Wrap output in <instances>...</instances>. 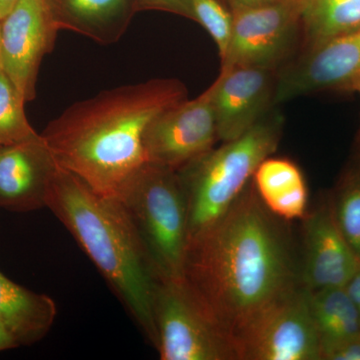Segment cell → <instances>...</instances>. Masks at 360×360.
Masks as SVG:
<instances>
[{"mask_svg": "<svg viewBox=\"0 0 360 360\" xmlns=\"http://www.w3.org/2000/svg\"><path fill=\"white\" fill-rule=\"evenodd\" d=\"M321 360H360V335L331 348L322 355Z\"/></svg>", "mask_w": 360, "mask_h": 360, "instance_id": "24", "label": "cell"}, {"mask_svg": "<svg viewBox=\"0 0 360 360\" xmlns=\"http://www.w3.org/2000/svg\"><path fill=\"white\" fill-rule=\"evenodd\" d=\"M309 307L322 355L340 343L360 335V314L347 288L309 291Z\"/></svg>", "mask_w": 360, "mask_h": 360, "instance_id": "18", "label": "cell"}, {"mask_svg": "<svg viewBox=\"0 0 360 360\" xmlns=\"http://www.w3.org/2000/svg\"><path fill=\"white\" fill-rule=\"evenodd\" d=\"M25 101L0 68V146L37 139L25 111Z\"/></svg>", "mask_w": 360, "mask_h": 360, "instance_id": "21", "label": "cell"}, {"mask_svg": "<svg viewBox=\"0 0 360 360\" xmlns=\"http://www.w3.org/2000/svg\"><path fill=\"white\" fill-rule=\"evenodd\" d=\"M58 32L47 0H18L1 21V68L25 103L35 97L40 63Z\"/></svg>", "mask_w": 360, "mask_h": 360, "instance_id": "10", "label": "cell"}, {"mask_svg": "<svg viewBox=\"0 0 360 360\" xmlns=\"http://www.w3.org/2000/svg\"><path fill=\"white\" fill-rule=\"evenodd\" d=\"M302 221V285L309 291L345 288L360 260L338 229L330 201L307 212Z\"/></svg>", "mask_w": 360, "mask_h": 360, "instance_id": "13", "label": "cell"}, {"mask_svg": "<svg viewBox=\"0 0 360 360\" xmlns=\"http://www.w3.org/2000/svg\"><path fill=\"white\" fill-rule=\"evenodd\" d=\"M120 201L158 281L181 283L188 243V210L179 174L148 163Z\"/></svg>", "mask_w": 360, "mask_h": 360, "instance_id": "5", "label": "cell"}, {"mask_svg": "<svg viewBox=\"0 0 360 360\" xmlns=\"http://www.w3.org/2000/svg\"><path fill=\"white\" fill-rule=\"evenodd\" d=\"M345 288L360 314V264L354 276L345 285Z\"/></svg>", "mask_w": 360, "mask_h": 360, "instance_id": "25", "label": "cell"}, {"mask_svg": "<svg viewBox=\"0 0 360 360\" xmlns=\"http://www.w3.org/2000/svg\"><path fill=\"white\" fill-rule=\"evenodd\" d=\"M359 28L360 0H305L300 53Z\"/></svg>", "mask_w": 360, "mask_h": 360, "instance_id": "19", "label": "cell"}, {"mask_svg": "<svg viewBox=\"0 0 360 360\" xmlns=\"http://www.w3.org/2000/svg\"><path fill=\"white\" fill-rule=\"evenodd\" d=\"M222 1H224L225 4H226V0H222Z\"/></svg>", "mask_w": 360, "mask_h": 360, "instance_id": "32", "label": "cell"}, {"mask_svg": "<svg viewBox=\"0 0 360 360\" xmlns=\"http://www.w3.org/2000/svg\"><path fill=\"white\" fill-rule=\"evenodd\" d=\"M238 360H321V342L302 284L272 303L241 336Z\"/></svg>", "mask_w": 360, "mask_h": 360, "instance_id": "8", "label": "cell"}, {"mask_svg": "<svg viewBox=\"0 0 360 360\" xmlns=\"http://www.w3.org/2000/svg\"><path fill=\"white\" fill-rule=\"evenodd\" d=\"M329 201L338 229L360 260V158L345 170Z\"/></svg>", "mask_w": 360, "mask_h": 360, "instance_id": "20", "label": "cell"}, {"mask_svg": "<svg viewBox=\"0 0 360 360\" xmlns=\"http://www.w3.org/2000/svg\"><path fill=\"white\" fill-rule=\"evenodd\" d=\"M58 168L40 134L32 141L0 146V206L18 212L46 207Z\"/></svg>", "mask_w": 360, "mask_h": 360, "instance_id": "14", "label": "cell"}, {"mask_svg": "<svg viewBox=\"0 0 360 360\" xmlns=\"http://www.w3.org/2000/svg\"><path fill=\"white\" fill-rule=\"evenodd\" d=\"M46 207L70 232L156 347L153 304L160 281L122 201L99 195L58 167L47 194Z\"/></svg>", "mask_w": 360, "mask_h": 360, "instance_id": "3", "label": "cell"}, {"mask_svg": "<svg viewBox=\"0 0 360 360\" xmlns=\"http://www.w3.org/2000/svg\"><path fill=\"white\" fill-rule=\"evenodd\" d=\"M137 11H165L195 21L191 0H135Z\"/></svg>", "mask_w": 360, "mask_h": 360, "instance_id": "23", "label": "cell"}, {"mask_svg": "<svg viewBox=\"0 0 360 360\" xmlns=\"http://www.w3.org/2000/svg\"><path fill=\"white\" fill-rule=\"evenodd\" d=\"M347 91L357 92V94H360V75L354 78V82L348 87Z\"/></svg>", "mask_w": 360, "mask_h": 360, "instance_id": "29", "label": "cell"}, {"mask_svg": "<svg viewBox=\"0 0 360 360\" xmlns=\"http://www.w3.org/2000/svg\"><path fill=\"white\" fill-rule=\"evenodd\" d=\"M283 127V115L276 108L238 139L213 148L177 172L188 210V240L231 207L258 165L277 150Z\"/></svg>", "mask_w": 360, "mask_h": 360, "instance_id": "4", "label": "cell"}, {"mask_svg": "<svg viewBox=\"0 0 360 360\" xmlns=\"http://www.w3.org/2000/svg\"><path fill=\"white\" fill-rule=\"evenodd\" d=\"M18 345L20 343L18 342L13 333L2 322H0V352L9 349V348L18 347Z\"/></svg>", "mask_w": 360, "mask_h": 360, "instance_id": "26", "label": "cell"}, {"mask_svg": "<svg viewBox=\"0 0 360 360\" xmlns=\"http://www.w3.org/2000/svg\"><path fill=\"white\" fill-rule=\"evenodd\" d=\"M252 184L259 200L277 219L285 222L302 220L309 212L304 175L290 158H265L255 170Z\"/></svg>", "mask_w": 360, "mask_h": 360, "instance_id": "16", "label": "cell"}, {"mask_svg": "<svg viewBox=\"0 0 360 360\" xmlns=\"http://www.w3.org/2000/svg\"><path fill=\"white\" fill-rule=\"evenodd\" d=\"M18 0H0V21L6 18L7 14L13 11Z\"/></svg>", "mask_w": 360, "mask_h": 360, "instance_id": "28", "label": "cell"}, {"mask_svg": "<svg viewBox=\"0 0 360 360\" xmlns=\"http://www.w3.org/2000/svg\"><path fill=\"white\" fill-rule=\"evenodd\" d=\"M0 49H1V21H0ZM0 68H1V54H0Z\"/></svg>", "mask_w": 360, "mask_h": 360, "instance_id": "30", "label": "cell"}, {"mask_svg": "<svg viewBox=\"0 0 360 360\" xmlns=\"http://www.w3.org/2000/svg\"><path fill=\"white\" fill-rule=\"evenodd\" d=\"M360 75V28L302 52L278 71L276 106L319 92L347 91Z\"/></svg>", "mask_w": 360, "mask_h": 360, "instance_id": "11", "label": "cell"}, {"mask_svg": "<svg viewBox=\"0 0 360 360\" xmlns=\"http://www.w3.org/2000/svg\"><path fill=\"white\" fill-rule=\"evenodd\" d=\"M196 22L212 37L219 58L226 54L233 30V15L222 0H191Z\"/></svg>", "mask_w": 360, "mask_h": 360, "instance_id": "22", "label": "cell"}, {"mask_svg": "<svg viewBox=\"0 0 360 360\" xmlns=\"http://www.w3.org/2000/svg\"><path fill=\"white\" fill-rule=\"evenodd\" d=\"M278 71L251 66L220 70L212 106L219 141L238 139L276 108Z\"/></svg>", "mask_w": 360, "mask_h": 360, "instance_id": "12", "label": "cell"}, {"mask_svg": "<svg viewBox=\"0 0 360 360\" xmlns=\"http://www.w3.org/2000/svg\"><path fill=\"white\" fill-rule=\"evenodd\" d=\"M153 315L161 360H238L231 343L182 283L158 281Z\"/></svg>", "mask_w": 360, "mask_h": 360, "instance_id": "7", "label": "cell"}, {"mask_svg": "<svg viewBox=\"0 0 360 360\" xmlns=\"http://www.w3.org/2000/svg\"><path fill=\"white\" fill-rule=\"evenodd\" d=\"M213 85L156 116L144 137L149 165L179 172L219 141L212 106Z\"/></svg>", "mask_w": 360, "mask_h": 360, "instance_id": "9", "label": "cell"}, {"mask_svg": "<svg viewBox=\"0 0 360 360\" xmlns=\"http://www.w3.org/2000/svg\"><path fill=\"white\" fill-rule=\"evenodd\" d=\"M56 315L58 307L51 296L26 290L0 272V322L20 345L42 340Z\"/></svg>", "mask_w": 360, "mask_h": 360, "instance_id": "17", "label": "cell"}, {"mask_svg": "<svg viewBox=\"0 0 360 360\" xmlns=\"http://www.w3.org/2000/svg\"><path fill=\"white\" fill-rule=\"evenodd\" d=\"M359 158H360V132H359Z\"/></svg>", "mask_w": 360, "mask_h": 360, "instance_id": "31", "label": "cell"}, {"mask_svg": "<svg viewBox=\"0 0 360 360\" xmlns=\"http://www.w3.org/2000/svg\"><path fill=\"white\" fill-rule=\"evenodd\" d=\"M285 224L266 210L251 179L231 207L187 243L181 283L236 356L251 324L302 284Z\"/></svg>", "mask_w": 360, "mask_h": 360, "instance_id": "1", "label": "cell"}, {"mask_svg": "<svg viewBox=\"0 0 360 360\" xmlns=\"http://www.w3.org/2000/svg\"><path fill=\"white\" fill-rule=\"evenodd\" d=\"M58 30H71L101 44L120 40L137 11L135 0H47Z\"/></svg>", "mask_w": 360, "mask_h": 360, "instance_id": "15", "label": "cell"}, {"mask_svg": "<svg viewBox=\"0 0 360 360\" xmlns=\"http://www.w3.org/2000/svg\"><path fill=\"white\" fill-rule=\"evenodd\" d=\"M186 99V86L175 78L124 85L73 104L40 135L58 167L99 195L120 200L148 165L149 124Z\"/></svg>", "mask_w": 360, "mask_h": 360, "instance_id": "2", "label": "cell"}, {"mask_svg": "<svg viewBox=\"0 0 360 360\" xmlns=\"http://www.w3.org/2000/svg\"><path fill=\"white\" fill-rule=\"evenodd\" d=\"M305 0H281L232 9L231 44L220 70L251 66L279 71L296 58L302 45Z\"/></svg>", "mask_w": 360, "mask_h": 360, "instance_id": "6", "label": "cell"}, {"mask_svg": "<svg viewBox=\"0 0 360 360\" xmlns=\"http://www.w3.org/2000/svg\"><path fill=\"white\" fill-rule=\"evenodd\" d=\"M276 1H281V0H226V4L232 11V9L245 8V7L264 6V4H274Z\"/></svg>", "mask_w": 360, "mask_h": 360, "instance_id": "27", "label": "cell"}]
</instances>
